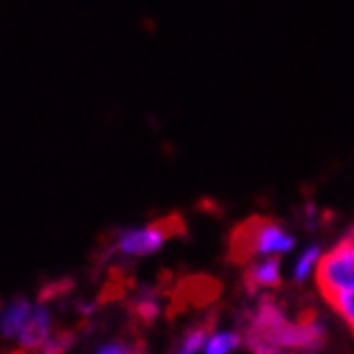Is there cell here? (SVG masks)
I'll return each mask as SVG.
<instances>
[{"instance_id":"obj_1","label":"cell","mask_w":354,"mask_h":354,"mask_svg":"<svg viewBox=\"0 0 354 354\" xmlns=\"http://www.w3.org/2000/svg\"><path fill=\"white\" fill-rule=\"evenodd\" d=\"M326 339V328L316 316L290 320L286 309L262 297L249 314L243 342L252 354H318Z\"/></svg>"},{"instance_id":"obj_2","label":"cell","mask_w":354,"mask_h":354,"mask_svg":"<svg viewBox=\"0 0 354 354\" xmlns=\"http://www.w3.org/2000/svg\"><path fill=\"white\" fill-rule=\"evenodd\" d=\"M297 245L292 232L268 217H252L243 221L232 232L230 254L234 262H249L264 256H283L290 254Z\"/></svg>"},{"instance_id":"obj_3","label":"cell","mask_w":354,"mask_h":354,"mask_svg":"<svg viewBox=\"0 0 354 354\" xmlns=\"http://www.w3.org/2000/svg\"><path fill=\"white\" fill-rule=\"evenodd\" d=\"M316 281L326 301L354 290V236L344 234L330 252L322 254Z\"/></svg>"},{"instance_id":"obj_4","label":"cell","mask_w":354,"mask_h":354,"mask_svg":"<svg viewBox=\"0 0 354 354\" xmlns=\"http://www.w3.org/2000/svg\"><path fill=\"white\" fill-rule=\"evenodd\" d=\"M180 230H183V221L176 215L140 225V227H127V230L118 232L114 249L120 256H127V258L151 256L159 252L165 245V241L172 234H178Z\"/></svg>"},{"instance_id":"obj_5","label":"cell","mask_w":354,"mask_h":354,"mask_svg":"<svg viewBox=\"0 0 354 354\" xmlns=\"http://www.w3.org/2000/svg\"><path fill=\"white\" fill-rule=\"evenodd\" d=\"M245 286L252 295L262 288L281 286V262L279 256H264L247 262L245 268Z\"/></svg>"},{"instance_id":"obj_6","label":"cell","mask_w":354,"mask_h":354,"mask_svg":"<svg viewBox=\"0 0 354 354\" xmlns=\"http://www.w3.org/2000/svg\"><path fill=\"white\" fill-rule=\"evenodd\" d=\"M17 339L24 348H44L46 342L50 339V311L46 305L35 307L28 322L17 333Z\"/></svg>"},{"instance_id":"obj_7","label":"cell","mask_w":354,"mask_h":354,"mask_svg":"<svg viewBox=\"0 0 354 354\" xmlns=\"http://www.w3.org/2000/svg\"><path fill=\"white\" fill-rule=\"evenodd\" d=\"M30 314L32 305L26 299H15L11 305H7L3 314H0V333H3V337H15L28 322Z\"/></svg>"},{"instance_id":"obj_8","label":"cell","mask_w":354,"mask_h":354,"mask_svg":"<svg viewBox=\"0 0 354 354\" xmlns=\"http://www.w3.org/2000/svg\"><path fill=\"white\" fill-rule=\"evenodd\" d=\"M320 258H322L320 245L314 243V245L305 247L303 252H301V256H299V260H297V264H295V268H292L295 283H303L311 273H316V268L320 264Z\"/></svg>"},{"instance_id":"obj_9","label":"cell","mask_w":354,"mask_h":354,"mask_svg":"<svg viewBox=\"0 0 354 354\" xmlns=\"http://www.w3.org/2000/svg\"><path fill=\"white\" fill-rule=\"evenodd\" d=\"M243 337L234 330H217L213 335L206 337L204 344V354H230L241 346Z\"/></svg>"},{"instance_id":"obj_10","label":"cell","mask_w":354,"mask_h":354,"mask_svg":"<svg viewBox=\"0 0 354 354\" xmlns=\"http://www.w3.org/2000/svg\"><path fill=\"white\" fill-rule=\"evenodd\" d=\"M208 337V326H196L189 333H185V337L174 354H198Z\"/></svg>"},{"instance_id":"obj_11","label":"cell","mask_w":354,"mask_h":354,"mask_svg":"<svg viewBox=\"0 0 354 354\" xmlns=\"http://www.w3.org/2000/svg\"><path fill=\"white\" fill-rule=\"evenodd\" d=\"M328 305L337 311V316L350 326V330L354 333V290H350V292H344L335 299H330Z\"/></svg>"},{"instance_id":"obj_12","label":"cell","mask_w":354,"mask_h":354,"mask_svg":"<svg viewBox=\"0 0 354 354\" xmlns=\"http://www.w3.org/2000/svg\"><path fill=\"white\" fill-rule=\"evenodd\" d=\"M133 311H136V316H138L142 322L151 324V322L161 314V305H159V301H157L151 292H147V295H144V297L133 305Z\"/></svg>"},{"instance_id":"obj_13","label":"cell","mask_w":354,"mask_h":354,"mask_svg":"<svg viewBox=\"0 0 354 354\" xmlns=\"http://www.w3.org/2000/svg\"><path fill=\"white\" fill-rule=\"evenodd\" d=\"M97 354H140L136 348L127 346V344H120V342H114V344H108L103 346Z\"/></svg>"},{"instance_id":"obj_14","label":"cell","mask_w":354,"mask_h":354,"mask_svg":"<svg viewBox=\"0 0 354 354\" xmlns=\"http://www.w3.org/2000/svg\"><path fill=\"white\" fill-rule=\"evenodd\" d=\"M13 354H24V352H13Z\"/></svg>"}]
</instances>
